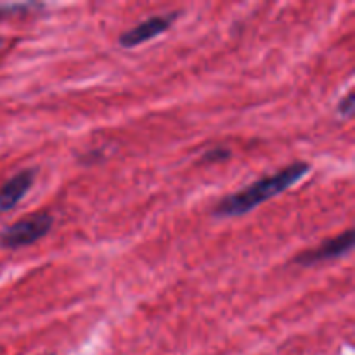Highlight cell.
Segmentation results:
<instances>
[{
    "mask_svg": "<svg viewBox=\"0 0 355 355\" xmlns=\"http://www.w3.org/2000/svg\"><path fill=\"white\" fill-rule=\"evenodd\" d=\"M311 172V165L305 162H297L288 165L286 168L272 173V175L262 177L253 184L246 186L245 189L234 194H229L224 200L218 201L214 207V217L218 218H234L250 214L266 201L279 196L284 191L291 189L295 184L300 182L307 173Z\"/></svg>",
    "mask_w": 355,
    "mask_h": 355,
    "instance_id": "cell-1",
    "label": "cell"
},
{
    "mask_svg": "<svg viewBox=\"0 0 355 355\" xmlns=\"http://www.w3.org/2000/svg\"><path fill=\"white\" fill-rule=\"evenodd\" d=\"M54 218L47 211L28 215L0 231V246L6 250H17L40 241L52 229Z\"/></svg>",
    "mask_w": 355,
    "mask_h": 355,
    "instance_id": "cell-2",
    "label": "cell"
},
{
    "mask_svg": "<svg viewBox=\"0 0 355 355\" xmlns=\"http://www.w3.org/2000/svg\"><path fill=\"white\" fill-rule=\"evenodd\" d=\"M354 248V231L349 229V231L342 232L336 238L328 239L322 245H319L318 248H311L307 252L300 253V255L295 257L293 263L300 267H312L318 266V263L328 262V260L340 259V257H345L352 252Z\"/></svg>",
    "mask_w": 355,
    "mask_h": 355,
    "instance_id": "cell-3",
    "label": "cell"
},
{
    "mask_svg": "<svg viewBox=\"0 0 355 355\" xmlns=\"http://www.w3.org/2000/svg\"><path fill=\"white\" fill-rule=\"evenodd\" d=\"M175 19H177V12L148 17L146 21L135 24L134 28H130V30H127L125 33H121L120 37H118V44H120L123 49L139 47V45L146 44V42L153 40V38L159 37L162 33L168 31V28L172 26V23Z\"/></svg>",
    "mask_w": 355,
    "mask_h": 355,
    "instance_id": "cell-4",
    "label": "cell"
},
{
    "mask_svg": "<svg viewBox=\"0 0 355 355\" xmlns=\"http://www.w3.org/2000/svg\"><path fill=\"white\" fill-rule=\"evenodd\" d=\"M35 182V170L24 168L17 172L16 175L6 180L0 187V211H9L26 196L28 191L33 187Z\"/></svg>",
    "mask_w": 355,
    "mask_h": 355,
    "instance_id": "cell-5",
    "label": "cell"
},
{
    "mask_svg": "<svg viewBox=\"0 0 355 355\" xmlns=\"http://www.w3.org/2000/svg\"><path fill=\"white\" fill-rule=\"evenodd\" d=\"M38 7H42V6L40 3H35V2L3 3V6H0V19H3V17H9V16H16V14H23L30 9H38Z\"/></svg>",
    "mask_w": 355,
    "mask_h": 355,
    "instance_id": "cell-6",
    "label": "cell"
},
{
    "mask_svg": "<svg viewBox=\"0 0 355 355\" xmlns=\"http://www.w3.org/2000/svg\"><path fill=\"white\" fill-rule=\"evenodd\" d=\"M231 158V151L227 148H211L203 153L201 162L203 163H220Z\"/></svg>",
    "mask_w": 355,
    "mask_h": 355,
    "instance_id": "cell-7",
    "label": "cell"
},
{
    "mask_svg": "<svg viewBox=\"0 0 355 355\" xmlns=\"http://www.w3.org/2000/svg\"><path fill=\"white\" fill-rule=\"evenodd\" d=\"M354 104H355V97L354 94H347L338 104H336V113L340 114L342 118H350L354 114Z\"/></svg>",
    "mask_w": 355,
    "mask_h": 355,
    "instance_id": "cell-8",
    "label": "cell"
},
{
    "mask_svg": "<svg viewBox=\"0 0 355 355\" xmlns=\"http://www.w3.org/2000/svg\"><path fill=\"white\" fill-rule=\"evenodd\" d=\"M0 49H2V45H0Z\"/></svg>",
    "mask_w": 355,
    "mask_h": 355,
    "instance_id": "cell-9",
    "label": "cell"
}]
</instances>
